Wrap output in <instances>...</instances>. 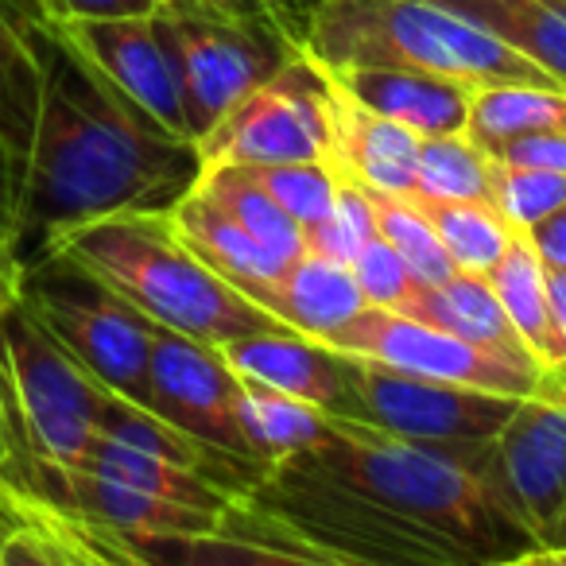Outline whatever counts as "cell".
I'll return each instance as SVG.
<instances>
[{"mask_svg": "<svg viewBox=\"0 0 566 566\" xmlns=\"http://www.w3.org/2000/svg\"><path fill=\"white\" fill-rule=\"evenodd\" d=\"M24 40L40 66L32 144L17 198V256L28 264L55 233L109 213H164L202 175L195 140H179L128 102L59 20L28 0Z\"/></svg>", "mask_w": 566, "mask_h": 566, "instance_id": "6da1fadb", "label": "cell"}, {"mask_svg": "<svg viewBox=\"0 0 566 566\" xmlns=\"http://www.w3.org/2000/svg\"><path fill=\"white\" fill-rule=\"evenodd\" d=\"M373 509L439 539L462 563H512L532 535L520 524L496 478L493 442L447 450L388 434L373 423L331 416L318 447L295 454Z\"/></svg>", "mask_w": 566, "mask_h": 566, "instance_id": "7a4b0ae2", "label": "cell"}, {"mask_svg": "<svg viewBox=\"0 0 566 566\" xmlns=\"http://www.w3.org/2000/svg\"><path fill=\"white\" fill-rule=\"evenodd\" d=\"M48 249L66 252L94 275H102L113 292L125 295L156 326L190 334L210 346H226L244 334L280 326L260 303L210 272L175 237L167 210H133L82 221L51 237Z\"/></svg>", "mask_w": 566, "mask_h": 566, "instance_id": "3957f363", "label": "cell"}, {"mask_svg": "<svg viewBox=\"0 0 566 566\" xmlns=\"http://www.w3.org/2000/svg\"><path fill=\"white\" fill-rule=\"evenodd\" d=\"M303 51L331 71L392 66L439 74L465 90L512 82L563 86L539 63L434 0H323L311 17Z\"/></svg>", "mask_w": 566, "mask_h": 566, "instance_id": "277c9868", "label": "cell"}, {"mask_svg": "<svg viewBox=\"0 0 566 566\" xmlns=\"http://www.w3.org/2000/svg\"><path fill=\"white\" fill-rule=\"evenodd\" d=\"M109 396L20 295L0 311V416L9 431L4 462L82 470L97 447Z\"/></svg>", "mask_w": 566, "mask_h": 566, "instance_id": "5b68a950", "label": "cell"}, {"mask_svg": "<svg viewBox=\"0 0 566 566\" xmlns=\"http://www.w3.org/2000/svg\"><path fill=\"white\" fill-rule=\"evenodd\" d=\"M20 303L71 349V357L113 396L148 408L151 323L102 275L66 252H40L20 268Z\"/></svg>", "mask_w": 566, "mask_h": 566, "instance_id": "8992f818", "label": "cell"}, {"mask_svg": "<svg viewBox=\"0 0 566 566\" xmlns=\"http://www.w3.org/2000/svg\"><path fill=\"white\" fill-rule=\"evenodd\" d=\"M202 167H268L331 159V74L295 51L264 86L195 140Z\"/></svg>", "mask_w": 566, "mask_h": 566, "instance_id": "52a82bcc", "label": "cell"}, {"mask_svg": "<svg viewBox=\"0 0 566 566\" xmlns=\"http://www.w3.org/2000/svg\"><path fill=\"white\" fill-rule=\"evenodd\" d=\"M159 32L175 59L190 140L206 136L241 97L264 86L300 43L275 20H218L159 4Z\"/></svg>", "mask_w": 566, "mask_h": 566, "instance_id": "ba28073f", "label": "cell"}, {"mask_svg": "<svg viewBox=\"0 0 566 566\" xmlns=\"http://www.w3.org/2000/svg\"><path fill=\"white\" fill-rule=\"evenodd\" d=\"M354 357V388L361 403V423L388 434L447 450H478L501 434L520 396L485 392V388L450 385V380L416 377L373 357Z\"/></svg>", "mask_w": 566, "mask_h": 566, "instance_id": "9c48e42d", "label": "cell"}, {"mask_svg": "<svg viewBox=\"0 0 566 566\" xmlns=\"http://www.w3.org/2000/svg\"><path fill=\"white\" fill-rule=\"evenodd\" d=\"M326 346L342 354H361L416 377L450 380V385L485 388L501 396H532L539 388V369L512 361L493 349H481L458 334L411 318L392 307H365L349 326H342Z\"/></svg>", "mask_w": 566, "mask_h": 566, "instance_id": "30bf717a", "label": "cell"}, {"mask_svg": "<svg viewBox=\"0 0 566 566\" xmlns=\"http://www.w3.org/2000/svg\"><path fill=\"white\" fill-rule=\"evenodd\" d=\"M237 400H241V377L229 369L218 346L167 331V326L151 331L148 411H156L159 419L179 427L202 447L264 465L244 439Z\"/></svg>", "mask_w": 566, "mask_h": 566, "instance_id": "8fae6325", "label": "cell"}, {"mask_svg": "<svg viewBox=\"0 0 566 566\" xmlns=\"http://www.w3.org/2000/svg\"><path fill=\"white\" fill-rule=\"evenodd\" d=\"M493 462L532 543H547L566 520V380L539 377L520 396L493 439Z\"/></svg>", "mask_w": 566, "mask_h": 566, "instance_id": "7c38bea8", "label": "cell"}, {"mask_svg": "<svg viewBox=\"0 0 566 566\" xmlns=\"http://www.w3.org/2000/svg\"><path fill=\"white\" fill-rule=\"evenodd\" d=\"M59 24L128 102L140 105L171 136L190 140L179 74H175V59L159 32L156 12L113 20H59Z\"/></svg>", "mask_w": 566, "mask_h": 566, "instance_id": "4fadbf2b", "label": "cell"}, {"mask_svg": "<svg viewBox=\"0 0 566 566\" xmlns=\"http://www.w3.org/2000/svg\"><path fill=\"white\" fill-rule=\"evenodd\" d=\"M229 369L241 380H256L275 392H287L295 400H307L331 416L361 419L354 388V357L326 346L318 338H307L287 326L256 331L218 346Z\"/></svg>", "mask_w": 566, "mask_h": 566, "instance_id": "5bb4252c", "label": "cell"}, {"mask_svg": "<svg viewBox=\"0 0 566 566\" xmlns=\"http://www.w3.org/2000/svg\"><path fill=\"white\" fill-rule=\"evenodd\" d=\"M331 74V71H326ZM419 140L411 128L365 109L331 74V171L380 195L416 198Z\"/></svg>", "mask_w": 566, "mask_h": 566, "instance_id": "9a60e30c", "label": "cell"}, {"mask_svg": "<svg viewBox=\"0 0 566 566\" xmlns=\"http://www.w3.org/2000/svg\"><path fill=\"white\" fill-rule=\"evenodd\" d=\"M331 74L365 109L411 128L416 136L462 133L465 117H470L473 90L458 86L450 78H439V74L392 71V66H346V71H331Z\"/></svg>", "mask_w": 566, "mask_h": 566, "instance_id": "2e32d148", "label": "cell"}, {"mask_svg": "<svg viewBox=\"0 0 566 566\" xmlns=\"http://www.w3.org/2000/svg\"><path fill=\"white\" fill-rule=\"evenodd\" d=\"M175 237L202 260L210 272H218L221 280H229L241 295H249L252 303H264L268 287L280 280L292 264L275 260L256 237H249L218 202L202 195L198 187H190L179 202L167 210Z\"/></svg>", "mask_w": 566, "mask_h": 566, "instance_id": "e0dca14e", "label": "cell"}, {"mask_svg": "<svg viewBox=\"0 0 566 566\" xmlns=\"http://www.w3.org/2000/svg\"><path fill=\"white\" fill-rule=\"evenodd\" d=\"M392 311H403V315H411V318L442 326V331L458 334V338L473 342V346H481V349H493V354H501V357H512V361L535 365L532 357H527L512 318L504 315L489 275H481V272H462V268H458L447 283H416L408 300Z\"/></svg>", "mask_w": 566, "mask_h": 566, "instance_id": "ac0fdd59", "label": "cell"}, {"mask_svg": "<svg viewBox=\"0 0 566 566\" xmlns=\"http://www.w3.org/2000/svg\"><path fill=\"white\" fill-rule=\"evenodd\" d=\"M260 307L287 331H300L307 338L331 342L342 326H349L361 315L365 303L357 275L349 264H334L323 256H303L295 260L280 280L268 287Z\"/></svg>", "mask_w": 566, "mask_h": 566, "instance_id": "d6986e66", "label": "cell"}, {"mask_svg": "<svg viewBox=\"0 0 566 566\" xmlns=\"http://www.w3.org/2000/svg\"><path fill=\"white\" fill-rule=\"evenodd\" d=\"M489 283H493L496 300H501L504 315L516 326L520 342H524L539 377L566 373V334L555 318V307H551L547 268L535 256L532 241L524 233L512 237L509 252L489 272Z\"/></svg>", "mask_w": 566, "mask_h": 566, "instance_id": "ffe728a7", "label": "cell"}, {"mask_svg": "<svg viewBox=\"0 0 566 566\" xmlns=\"http://www.w3.org/2000/svg\"><path fill=\"white\" fill-rule=\"evenodd\" d=\"M527 55L566 86V12L551 0H434Z\"/></svg>", "mask_w": 566, "mask_h": 566, "instance_id": "44dd1931", "label": "cell"}, {"mask_svg": "<svg viewBox=\"0 0 566 566\" xmlns=\"http://www.w3.org/2000/svg\"><path fill=\"white\" fill-rule=\"evenodd\" d=\"M244 439L252 454L264 465H275L283 458H295L303 450L318 447L331 431V411L315 408L307 400H295L287 392H275L256 380H241V400H237Z\"/></svg>", "mask_w": 566, "mask_h": 566, "instance_id": "7402d4cb", "label": "cell"}, {"mask_svg": "<svg viewBox=\"0 0 566 566\" xmlns=\"http://www.w3.org/2000/svg\"><path fill=\"white\" fill-rule=\"evenodd\" d=\"M210 202H218L249 237H256L275 260L295 264L307 256V229L283 210L244 167H202L195 182Z\"/></svg>", "mask_w": 566, "mask_h": 566, "instance_id": "603a6c76", "label": "cell"}, {"mask_svg": "<svg viewBox=\"0 0 566 566\" xmlns=\"http://www.w3.org/2000/svg\"><path fill=\"white\" fill-rule=\"evenodd\" d=\"M566 128V86H485L470 94V117L465 133L485 151H496L501 144L516 136L558 133Z\"/></svg>", "mask_w": 566, "mask_h": 566, "instance_id": "cb8c5ba5", "label": "cell"}, {"mask_svg": "<svg viewBox=\"0 0 566 566\" xmlns=\"http://www.w3.org/2000/svg\"><path fill=\"white\" fill-rule=\"evenodd\" d=\"M416 202H493V156L470 133L423 136Z\"/></svg>", "mask_w": 566, "mask_h": 566, "instance_id": "d4e9b609", "label": "cell"}, {"mask_svg": "<svg viewBox=\"0 0 566 566\" xmlns=\"http://www.w3.org/2000/svg\"><path fill=\"white\" fill-rule=\"evenodd\" d=\"M24 4L28 0H0V140L20 159L28 156L40 105V66L20 28Z\"/></svg>", "mask_w": 566, "mask_h": 566, "instance_id": "484cf974", "label": "cell"}, {"mask_svg": "<svg viewBox=\"0 0 566 566\" xmlns=\"http://www.w3.org/2000/svg\"><path fill=\"white\" fill-rule=\"evenodd\" d=\"M431 218L439 241L462 272L489 275L496 260L509 252L516 229L501 218L493 202H419Z\"/></svg>", "mask_w": 566, "mask_h": 566, "instance_id": "4316f807", "label": "cell"}, {"mask_svg": "<svg viewBox=\"0 0 566 566\" xmlns=\"http://www.w3.org/2000/svg\"><path fill=\"white\" fill-rule=\"evenodd\" d=\"M365 195H369L377 233L400 252L403 264H408L411 275H416V283H447L450 275L458 272L447 244L439 241L431 218H427V210L416 202V198L380 195V190H365Z\"/></svg>", "mask_w": 566, "mask_h": 566, "instance_id": "83f0119b", "label": "cell"}, {"mask_svg": "<svg viewBox=\"0 0 566 566\" xmlns=\"http://www.w3.org/2000/svg\"><path fill=\"white\" fill-rule=\"evenodd\" d=\"M283 210L292 213L303 229H315L331 218L334 198H338V175L331 164L311 159V164H268V167H244Z\"/></svg>", "mask_w": 566, "mask_h": 566, "instance_id": "f1b7e54d", "label": "cell"}, {"mask_svg": "<svg viewBox=\"0 0 566 566\" xmlns=\"http://www.w3.org/2000/svg\"><path fill=\"white\" fill-rule=\"evenodd\" d=\"M493 206L516 233L539 226L547 213L566 206V175L543 167H516L493 159Z\"/></svg>", "mask_w": 566, "mask_h": 566, "instance_id": "f546056e", "label": "cell"}, {"mask_svg": "<svg viewBox=\"0 0 566 566\" xmlns=\"http://www.w3.org/2000/svg\"><path fill=\"white\" fill-rule=\"evenodd\" d=\"M377 237V221H373V206L357 182L338 179V198L334 210L323 226L307 229V252L311 256L334 260V264H354L357 252Z\"/></svg>", "mask_w": 566, "mask_h": 566, "instance_id": "4dcf8cb0", "label": "cell"}, {"mask_svg": "<svg viewBox=\"0 0 566 566\" xmlns=\"http://www.w3.org/2000/svg\"><path fill=\"white\" fill-rule=\"evenodd\" d=\"M349 268H354L357 287H361L369 307H400L411 295V287H416L411 268L403 264V256L380 233L357 252V260Z\"/></svg>", "mask_w": 566, "mask_h": 566, "instance_id": "1f68e13d", "label": "cell"}, {"mask_svg": "<svg viewBox=\"0 0 566 566\" xmlns=\"http://www.w3.org/2000/svg\"><path fill=\"white\" fill-rule=\"evenodd\" d=\"M496 164H516V167H543V171H563L566 175V128L558 133H535L516 136V140L501 144L489 151Z\"/></svg>", "mask_w": 566, "mask_h": 566, "instance_id": "d6a6232c", "label": "cell"}, {"mask_svg": "<svg viewBox=\"0 0 566 566\" xmlns=\"http://www.w3.org/2000/svg\"><path fill=\"white\" fill-rule=\"evenodd\" d=\"M164 0H40L51 20H113V17H148Z\"/></svg>", "mask_w": 566, "mask_h": 566, "instance_id": "836d02e7", "label": "cell"}, {"mask_svg": "<svg viewBox=\"0 0 566 566\" xmlns=\"http://www.w3.org/2000/svg\"><path fill=\"white\" fill-rule=\"evenodd\" d=\"M20 175H24V159L9 148V144L0 140V244H12L17 237V198H20Z\"/></svg>", "mask_w": 566, "mask_h": 566, "instance_id": "e575fe53", "label": "cell"}, {"mask_svg": "<svg viewBox=\"0 0 566 566\" xmlns=\"http://www.w3.org/2000/svg\"><path fill=\"white\" fill-rule=\"evenodd\" d=\"M527 241H532L535 256L543 260V268L551 272H566V206H558L555 213L539 221V226L527 229Z\"/></svg>", "mask_w": 566, "mask_h": 566, "instance_id": "d590c367", "label": "cell"}, {"mask_svg": "<svg viewBox=\"0 0 566 566\" xmlns=\"http://www.w3.org/2000/svg\"><path fill=\"white\" fill-rule=\"evenodd\" d=\"M167 9L195 12V17H218V20H275L268 12V0H164Z\"/></svg>", "mask_w": 566, "mask_h": 566, "instance_id": "8d00e7d4", "label": "cell"}, {"mask_svg": "<svg viewBox=\"0 0 566 566\" xmlns=\"http://www.w3.org/2000/svg\"><path fill=\"white\" fill-rule=\"evenodd\" d=\"M318 4H323V0H268V12H272L275 24H280L283 32L292 35V40L303 48V40H307V28H311V17H315Z\"/></svg>", "mask_w": 566, "mask_h": 566, "instance_id": "74e56055", "label": "cell"}, {"mask_svg": "<svg viewBox=\"0 0 566 566\" xmlns=\"http://www.w3.org/2000/svg\"><path fill=\"white\" fill-rule=\"evenodd\" d=\"M512 566H566V539L532 543L520 555H512Z\"/></svg>", "mask_w": 566, "mask_h": 566, "instance_id": "f35d334b", "label": "cell"}, {"mask_svg": "<svg viewBox=\"0 0 566 566\" xmlns=\"http://www.w3.org/2000/svg\"><path fill=\"white\" fill-rule=\"evenodd\" d=\"M20 256L9 249V244H0V311L9 307L12 300L20 295Z\"/></svg>", "mask_w": 566, "mask_h": 566, "instance_id": "ab89813d", "label": "cell"}, {"mask_svg": "<svg viewBox=\"0 0 566 566\" xmlns=\"http://www.w3.org/2000/svg\"><path fill=\"white\" fill-rule=\"evenodd\" d=\"M12 527H17V501H12V485L0 478V555L9 547Z\"/></svg>", "mask_w": 566, "mask_h": 566, "instance_id": "60d3db41", "label": "cell"}, {"mask_svg": "<svg viewBox=\"0 0 566 566\" xmlns=\"http://www.w3.org/2000/svg\"><path fill=\"white\" fill-rule=\"evenodd\" d=\"M9 458V431H4V416H0V462Z\"/></svg>", "mask_w": 566, "mask_h": 566, "instance_id": "b9f144b4", "label": "cell"}, {"mask_svg": "<svg viewBox=\"0 0 566 566\" xmlns=\"http://www.w3.org/2000/svg\"><path fill=\"white\" fill-rule=\"evenodd\" d=\"M551 4H555V9H563V12H566V0H551Z\"/></svg>", "mask_w": 566, "mask_h": 566, "instance_id": "7bdbcfd3", "label": "cell"}]
</instances>
